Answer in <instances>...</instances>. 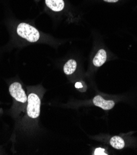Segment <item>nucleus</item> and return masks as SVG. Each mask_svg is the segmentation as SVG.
Returning a JSON list of instances; mask_svg holds the SVG:
<instances>
[{"label": "nucleus", "instance_id": "nucleus-2", "mask_svg": "<svg viewBox=\"0 0 137 155\" xmlns=\"http://www.w3.org/2000/svg\"><path fill=\"white\" fill-rule=\"evenodd\" d=\"M27 112L28 116L33 119H36L40 113V100L35 94H30L27 98Z\"/></svg>", "mask_w": 137, "mask_h": 155}, {"label": "nucleus", "instance_id": "nucleus-6", "mask_svg": "<svg viewBox=\"0 0 137 155\" xmlns=\"http://www.w3.org/2000/svg\"><path fill=\"white\" fill-rule=\"evenodd\" d=\"M107 58V54L104 50H100L93 60V64L96 67H100L105 63Z\"/></svg>", "mask_w": 137, "mask_h": 155}, {"label": "nucleus", "instance_id": "nucleus-4", "mask_svg": "<svg viewBox=\"0 0 137 155\" xmlns=\"http://www.w3.org/2000/svg\"><path fill=\"white\" fill-rule=\"evenodd\" d=\"M93 104L95 106H98L104 110H111L115 105V103L114 102V101L105 100L100 95L96 96L93 98Z\"/></svg>", "mask_w": 137, "mask_h": 155}, {"label": "nucleus", "instance_id": "nucleus-11", "mask_svg": "<svg viewBox=\"0 0 137 155\" xmlns=\"http://www.w3.org/2000/svg\"><path fill=\"white\" fill-rule=\"evenodd\" d=\"M104 1L106 2H108V3H115V2H118L119 0H104Z\"/></svg>", "mask_w": 137, "mask_h": 155}, {"label": "nucleus", "instance_id": "nucleus-3", "mask_svg": "<svg viewBox=\"0 0 137 155\" xmlns=\"http://www.w3.org/2000/svg\"><path fill=\"white\" fill-rule=\"evenodd\" d=\"M9 90L11 95L18 101L21 103H25L27 101V95L20 83H13L9 87Z\"/></svg>", "mask_w": 137, "mask_h": 155}, {"label": "nucleus", "instance_id": "nucleus-5", "mask_svg": "<svg viewBox=\"0 0 137 155\" xmlns=\"http://www.w3.org/2000/svg\"><path fill=\"white\" fill-rule=\"evenodd\" d=\"M47 6L54 11H60L64 8L63 0H45Z\"/></svg>", "mask_w": 137, "mask_h": 155}, {"label": "nucleus", "instance_id": "nucleus-10", "mask_svg": "<svg viewBox=\"0 0 137 155\" xmlns=\"http://www.w3.org/2000/svg\"><path fill=\"white\" fill-rule=\"evenodd\" d=\"M75 87L76 88H82V85L81 83L80 82H77L75 84Z\"/></svg>", "mask_w": 137, "mask_h": 155}, {"label": "nucleus", "instance_id": "nucleus-8", "mask_svg": "<svg viewBox=\"0 0 137 155\" xmlns=\"http://www.w3.org/2000/svg\"><path fill=\"white\" fill-rule=\"evenodd\" d=\"M110 144L113 148L118 150L122 149L125 146V142L124 140L119 136L113 137L111 139Z\"/></svg>", "mask_w": 137, "mask_h": 155}, {"label": "nucleus", "instance_id": "nucleus-1", "mask_svg": "<svg viewBox=\"0 0 137 155\" xmlns=\"http://www.w3.org/2000/svg\"><path fill=\"white\" fill-rule=\"evenodd\" d=\"M18 34L30 42H36L40 38L38 31L33 26L26 23H21L17 28Z\"/></svg>", "mask_w": 137, "mask_h": 155}, {"label": "nucleus", "instance_id": "nucleus-9", "mask_svg": "<svg viewBox=\"0 0 137 155\" xmlns=\"http://www.w3.org/2000/svg\"><path fill=\"white\" fill-rule=\"evenodd\" d=\"M94 154L98 155V154H107L105 153L104 150L103 148H96V150L95 151V154Z\"/></svg>", "mask_w": 137, "mask_h": 155}, {"label": "nucleus", "instance_id": "nucleus-7", "mask_svg": "<svg viewBox=\"0 0 137 155\" xmlns=\"http://www.w3.org/2000/svg\"><path fill=\"white\" fill-rule=\"evenodd\" d=\"M77 68V63L73 59L69 60L64 66V72L66 75L73 74Z\"/></svg>", "mask_w": 137, "mask_h": 155}]
</instances>
